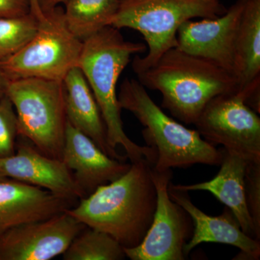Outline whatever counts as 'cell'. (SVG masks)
Wrapping results in <instances>:
<instances>
[{
    "instance_id": "4fadbf2b",
    "label": "cell",
    "mask_w": 260,
    "mask_h": 260,
    "mask_svg": "<svg viewBox=\"0 0 260 260\" xmlns=\"http://www.w3.org/2000/svg\"><path fill=\"white\" fill-rule=\"evenodd\" d=\"M86 197L127 172L131 164L111 158L68 121L62 158Z\"/></svg>"
},
{
    "instance_id": "ac0fdd59",
    "label": "cell",
    "mask_w": 260,
    "mask_h": 260,
    "mask_svg": "<svg viewBox=\"0 0 260 260\" xmlns=\"http://www.w3.org/2000/svg\"><path fill=\"white\" fill-rule=\"evenodd\" d=\"M67 118L70 124L89 137L111 158L125 161L126 156L109 146L107 131L93 92L79 67L73 68L62 81Z\"/></svg>"
},
{
    "instance_id": "7a4b0ae2",
    "label": "cell",
    "mask_w": 260,
    "mask_h": 260,
    "mask_svg": "<svg viewBox=\"0 0 260 260\" xmlns=\"http://www.w3.org/2000/svg\"><path fill=\"white\" fill-rule=\"evenodd\" d=\"M146 50L143 43L125 40L119 29L109 25L83 41L78 67L100 109L109 146L114 150L122 147L131 162L146 159L153 166L157 158L155 150L136 144L124 132L116 92L118 80L132 56Z\"/></svg>"
},
{
    "instance_id": "9c48e42d",
    "label": "cell",
    "mask_w": 260,
    "mask_h": 260,
    "mask_svg": "<svg viewBox=\"0 0 260 260\" xmlns=\"http://www.w3.org/2000/svg\"><path fill=\"white\" fill-rule=\"evenodd\" d=\"M152 177L157 193L153 220L143 242L133 248H124L131 260H184V246L192 235L189 214L171 199L169 186L173 172L154 170Z\"/></svg>"
},
{
    "instance_id": "cb8c5ba5",
    "label": "cell",
    "mask_w": 260,
    "mask_h": 260,
    "mask_svg": "<svg viewBox=\"0 0 260 260\" xmlns=\"http://www.w3.org/2000/svg\"><path fill=\"white\" fill-rule=\"evenodd\" d=\"M30 13V0H0V17L23 16Z\"/></svg>"
},
{
    "instance_id": "3957f363",
    "label": "cell",
    "mask_w": 260,
    "mask_h": 260,
    "mask_svg": "<svg viewBox=\"0 0 260 260\" xmlns=\"http://www.w3.org/2000/svg\"><path fill=\"white\" fill-rule=\"evenodd\" d=\"M135 74L145 88L160 92L162 107L186 124H194L214 98L237 90V79L231 72L177 47L171 48L155 64Z\"/></svg>"
},
{
    "instance_id": "5bb4252c",
    "label": "cell",
    "mask_w": 260,
    "mask_h": 260,
    "mask_svg": "<svg viewBox=\"0 0 260 260\" xmlns=\"http://www.w3.org/2000/svg\"><path fill=\"white\" fill-rule=\"evenodd\" d=\"M169 194L171 199L180 205L192 220V235L184 246L186 256L200 244L219 243L236 246L250 259H259V241L243 232L230 210L225 208L221 215L210 216L193 204L186 191L173 189L169 184Z\"/></svg>"
},
{
    "instance_id": "52a82bcc",
    "label": "cell",
    "mask_w": 260,
    "mask_h": 260,
    "mask_svg": "<svg viewBox=\"0 0 260 260\" xmlns=\"http://www.w3.org/2000/svg\"><path fill=\"white\" fill-rule=\"evenodd\" d=\"M43 13L31 39L14 55L0 62L8 79L62 82L70 70L78 66L83 42L68 28L62 7Z\"/></svg>"
},
{
    "instance_id": "5b68a950",
    "label": "cell",
    "mask_w": 260,
    "mask_h": 260,
    "mask_svg": "<svg viewBox=\"0 0 260 260\" xmlns=\"http://www.w3.org/2000/svg\"><path fill=\"white\" fill-rule=\"evenodd\" d=\"M220 0H119L112 26L140 32L148 54L133 61L134 73L155 64L169 49L177 47L179 26L193 18H215L226 12Z\"/></svg>"
},
{
    "instance_id": "7c38bea8",
    "label": "cell",
    "mask_w": 260,
    "mask_h": 260,
    "mask_svg": "<svg viewBox=\"0 0 260 260\" xmlns=\"http://www.w3.org/2000/svg\"><path fill=\"white\" fill-rule=\"evenodd\" d=\"M0 174L71 202L86 198L62 160L48 156L32 144L20 143L13 155L0 158Z\"/></svg>"
},
{
    "instance_id": "d6986e66",
    "label": "cell",
    "mask_w": 260,
    "mask_h": 260,
    "mask_svg": "<svg viewBox=\"0 0 260 260\" xmlns=\"http://www.w3.org/2000/svg\"><path fill=\"white\" fill-rule=\"evenodd\" d=\"M119 0H67L65 23L72 34L83 41L112 25Z\"/></svg>"
},
{
    "instance_id": "9a60e30c",
    "label": "cell",
    "mask_w": 260,
    "mask_h": 260,
    "mask_svg": "<svg viewBox=\"0 0 260 260\" xmlns=\"http://www.w3.org/2000/svg\"><path fill=\"white\" fill-rule=\"evenodd\" d=\"M71 201L14 179L0 181V234L69 209Z\"/></svg>"
},
{
    "instance_id": "6da1fadb",
    "label": "cell",
    "mask_w": 260,
    "mask_h": 260,
    "mask_svg": "<svg viewBox=\"0 0 260 260\" xmlns=\"http://www.w3.org/2000/svg\"><path fill=\"white\" fill-rule=\"evenodd\" d=\"M152 168L146 159L131 162L122 176L99 186L67 213L86 226L112 236L124 248L139 245L150 229L156 208Z\"/></svg>"
},
{
    "instance_id": "7402d4cb",
    "label": "cell",
    "mask_w": 260,
    "mask_h": 260,
    "mask_svg": "<svg viewBox=\"0 0 260 260\" xmlns=\"http://www.w3.org/2000/svg\"><path fill=\"white\" fill-rule=\"evenodd\" d=\"M18 136V124L14 107L9 98L0 99V158L15 153V140Z\"/></svg>"
},
{
    "instance_id": "e0dca14e",
    "label": "cell",
    "mask_w": 260,
    "mask_h": 260,
    "mask_svg": "<svg viewBox=\"0 0 260 260\" xmlns=\"http://www.w3.org/2000/svg\"><path fill=\"white\" fill-rule=\"evenodd\" d=\"M221 150L223 158L220 170L213 179L189 185H175L171 182L170 186L173 189L186 192L209 191L232 211L243 232L256 239L255 231L246 201L244 179L248 161L232 150L225 148Z\"/></svg>"
},
{
    "instance_id": "484cf974",
    "label": "cell",
    "mask_w": 260,
    "mask_h": 260,
    "mask_svg": "<svg viewBox=\"0 0 260 260\" xmlns=\"http://www.w3.org/2000/svg\"><path fill=\"white\" fill-rule=\"evenodd\" d=\"M9 80L3 70L0 67V99H3L5 95H6L7 87H8Z\"/></svg>"
},
{
    "instance_id": "4316f807",
    "label": "cell",
    "mask_w": 260,
    "mask_h": 260,
    "mask_svg": "<svg viewBox=\"0 0 260 260\" xmlns=\"http://www.w3.org/2000/svg\"><path fill=\"white\" fill-rule=\"evenodd\" d=\"M30 10H31V13L34 16L39 20L44 16V13L41 10L40 7H39V0H30Z\"/></svg>"
},
{
    "instance_id": "8992f818",
    "label": "cell",
    "mask_w": 260,
    "mask_h": 260,
    "mask_svg": "<svg viewBox=\"0 0 260 260\" xmlns=\"http://www.w3.org/2000/svg\"><path fill=\"white\" fill-rule=\"evenodd\" d=\"M6 95L16 113L18 136L42 153L61 160L68 123L62 82L34 78L10 80Z\"/></svg>"
},
{
    "instance_id": "d4e9b609",
    "label": "cell",
    "mask_w": 260,
    "mask_h": 260,
    "mask_svg": "<svg viewBox=\"0 0 260 260\" xmlns=\"http://www.w3.org/2000/svg\"><path fill=\"white\" fill-rule=\"evenodd\" d=\"M67 0H39V7L42 13L51 9L61 6V4H64Z\"/></svg>"
},
{
    "instance_id": "ba28073f",
    "label": "cell",
    "mask_w": 260,
    "mask_h": 260,
    "mask_svg": "<svg viewBox=\"0 0 260 260\" xmlns=\"http://www.w3.org/2000/svg\"><path fill=\"white\" fill-rule=\"evenodd\" d=\"M237 91L214 98L194 123L210 144L221 145L244 157L260 161V118Z\"/></svg>"
},
{
    "instance_id": "ffe728a7",
    "label": "cell",
    "mask_w": 260,
    "mask_h": 260,
    "mask_svg": "<svg viewBox=\"0 0 260 260\" xmlns=\"http://www.w3.org/2000/svg\"><path fill=\"white\" fill-rule=\"evenodd\" d=\"M64 260H121L124 247L107 233L88 226L73 239L62 254Z\"/></svg>"
},
{
    "instance_id": "44dd1931",
    "label": "cell",
    "mask_w": 260,
    "mask_h": 260,
    "mask_svg": "<svg viewBox=\"0 0 260 260\" xmlns=\"http://www.w3.org/2000/svg\"><path fill=\"white\" fill-rule=\"evenodd\" d=\"M39 20L32 13L0 17V62L22 49L37 31Z\"/></svg>"
},
{
    "instance_id": "83f0119b",
    "label": "cell",
    "mask_w": 260,
    "mask_h": 260,
    "mask_svg": "<svg viewBox=\"0 0 260 260\" xmlns=\"http://www.w3.org/2000/svg\"><path fill=\"white\" fill-rule=\"evenodd\" d=\"M8 179V178L3 177V176L2 175V174H0V181L4 180V179Z\"/></svg>"
},
{
    "instance_id": "603a6c76",
    "label": "cell",
    "mask_w": 260,
    "mask_h": 260,
    "mask_svg": "<svg viewBox=\"0 0 260 260\" xmlns=\"http://www.w3.org/2000/svg\"><path fill=\"white\" fill-rule=\"evenodd\" d=\"M246 205L255 231L256 240H260V161H248L245 174Z\"/></svg>"
},
{
    "instance_id": "8fae6325",
    "label": "cell",
    "mask_w": 260,
    "mask_h": 260,
    "mask_svg": "<svg viewBox=\"0 0 260 260\" xmlns=\"http://www.w3.org/2000/svg\"><path fill=\"white\" fill-rule=\"evenodd\" d=\"M246 0H238L224 14L184 22L177 30V48L209 59L234 73V45Z\"/></svg>"
},
{
    "instance_id": "277c9868",
    "label": "cell",
    "mask_w": 260,
    "mask_h": 260,
    "mask_svg": "<svg viewBox=\"0 0 260 260\" xmlns=\"http://www.w3.org/2000/svg\"><path fill=\"white\" fill-rule=\"evenodd\" d=\"M117 97L121 109L131 112L144 126L142 134L145 143L157 155L154 170L162 172L196 164L220 166L222 150L203 139L197 130L167 115L138 80L126 78Z\"/></svg>"
},
{
    "instance_id": "2e32d148",
    "label": "cell",
    "mask_w": 260,
    "mask_h": 260,
    "mask_svg": "<svg viewBox=\"0 0 260 260\" xmlns=\"http://www.w3.org/2000/svg\"><path fill=\"white\" fill-rule=\"evenodd\" d=\"M237 92L260 113V0H246L234 45Z\"/></svg>"
},
{
    "instance_id": "30bf717a",
    "label": "cell",
    "mask_w": 260,
    "mask_h": 260,
    "mask_svg": "<svg viewBox=\"0 0 260 260\" xmlns=\"http://www.w3.org/2000/svg\"><path fill=\"white\" fill-rule=\"evenodd\" d=\"M86 226L66 211L0 234V260H49L62 255Z\"/></svg>"
}]
</instances>
